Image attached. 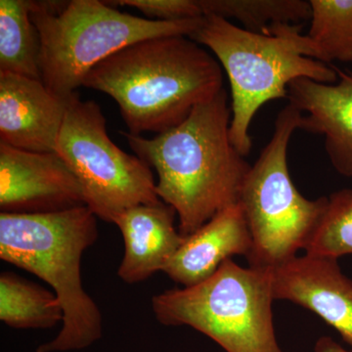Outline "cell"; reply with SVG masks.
<instances>
[{
	"label": "cell",
	"instance_id": "e0dca14e",
	"mask_svg": "<svg viewBox=\"0 0 352 352\" xmlns=\"http://www.w3.org/2000/svg\"><path fill=\"white\" fill-rule=\"evenodd\" d=\"M204 16L239 21L247 31L265 34L273 25H302L310 20L305 0H198Z\"/></svg>",
	"mask_w": 352,
	"mask_h": 352
},
{
	"label": "cell",
	"instance_id": "9c48e42d",
	"mask_svg": "<svg viewBox=\"0 0 352 352\" xmlns=\"http://www.w3.org/2000/svg\"><path fill=\"white\" fill-rule=\"evenodd\" d=\"M87 207L82 186L56 152L34 153L0 142V210L51 214Z\"/></svg>",
	"mask_w": 352,
	"mask_h": 352
},
{
	"label": "cell",
	"instance_id": "2e32d148",
	"mask_svg": "<svg viewBox=\"0 0 352 352\" xmlns=\"http://www.w3.org/2000/svg\"><path fill=\"white\" fill-rule=\"evenodd\" d=\"M0 320L14 329H50L64 320L57 296L11 272L0 275Z\"/></svg>",
	"mask_w": 352,
	"mask_h": 352
},
{
	"label": "cell",
	"instance_id": "44dd1931",
	"mask_svg": "<svg viewBox=\"0 0 352 352\" xmlns=\"http://www.w3.org/2000/svg\"><path fill=\"white\" fill-rule=\"evenodd\" d=\"M315 352H349L330 337H321L317 340L314 347Z\"/></svg>",
	"mask_w": 352,
	"mask_h": 352
},
{
	"label": "cell",
	"instance_id": "8fae6325",
	"mask_svg": "<svg viewBox=\"0 0 352 352\" xmlns=\"http://www.w3.org/2000/svg\"><path fill=\"white\" fill-rule=\"evenodd\" d=\"M69 99L41 80L0 73V142L29 152L56 151Z\"/></svg>",
	"mask_w": 352,
	"mask_h": 352
},
{
	"label": "cell",
	"instance_id": "30bf717a",
	"mask_svg": "<svg viewBox=\"0 0 352 352\" xmlns=\"http://www.w3.org/2000/svg\"><path fill=\"white\" fill-rule=\"evenodd\" d=\"M339 259L305 254L270 271L274 300H289L318 315L352 346V280Z\"/></svg>",
	"mask_w": 352,
	"mask_h": 352
},
{
	"label": "cell",
	"instance_id": "6da1fadb",
	"mask_svg": "<svg viewBox=\"0 0 352 352\" xmlns=\"http://www.w3.org/2000/svg\"><path fill=\"white\" fill-rule=\"evenodd\" d=\"M226 88L170 131L145 138L122 131L132 151L157 175V195L175 208L183 237L237 205L251 164L230 138Z\"/></svg>",
	"mask_w": 352,
	"mask_h": 352
},
{
	"label": "cell",
	"instance_id": "8992f818",
	"mask_svg": "<svg viewBox=\"0 0 352 352\" xmlns=\"http://www.w3.org/2000/svg\"><path fill=\"white\" fill-rule=\"evenodd\" d=\"M302 113L287 104L274 122V131L241 189L239 204L251 232L250 267L271 271L305 251L326 210L328 197H303L292 180L288 147L300 127Z\"/></svg>",
	"mask_w": 352,
	"mask_h": 352
},
{
	"label": "cell",
	"instance_id": "52a82bcc",
	"mask_svg": "<svg viewBox=\"0 0 352 352\" xmlns=\"http://www.w3.org/2000/svg\"><path fill=\"white\" fill-rule=\"evenodd\" d=\"M270 271L232 259L201 283L153 296V314L164 326H188L226 352H282L275 336Z\"/></svg>",
	"mask_w": 352,
	"mask_h": 352
},
{
	"label": "cell",
	"instance_id": "3957f363",
	"mask_svg": "<svg viewBox=\"0 0 352 352\" xmlns=\"http://www.w3.org/2000/svg\"><path fill=\"white\" fill-rule=\"evenodd\" d=\"M300 31L302 25L280 24L256 34L205 15L190 36L212 51L226 72L231 89V141L244 157L252 147L250 126L264 104L288 98L289 83L298 78L339 80L337 68L321 62L320 52Z\"/></svg>",
	"mask_w": 352,
	"mask_h": 352
},
{
	"label": "cell",
	"instance_id": "9a60e30c",
	"mask_svg": "<svg viewBox=\"0 0 352 352\" xmlns=\"http://www.w3.org/2000/svg\"><path fill=\"white\" fill-rule=\"evenodd\" d=\"M41 39L30 16V1H0V73L41 80Z\"/></svg>",
	"mask_w": 352,
	"mask_h": 352
},
{
	"label": "cell",
	"instance_id": "ba28073f",
	"mask_svg": "<svg viewBox=\"0 0 352 352\" xmlns=\"http://www.w3.org/2000/svg\"><path fill=\"white\" fill-rule=\"evenodd\" d=\"M105 117L78 92L69 99L56 152L78 178L85 206L98 219H113L138 205L160 201L151 168L120 149L107 133Z\"/></svg>",
	"mask_w": 352,
	"mask_h": 352
},
{
	"label": "cell",
	"instance_id": "7a4b0ae2",
	"mask_svg": "<svg viewBox=\"0 0 352 352\" xmlns=\"http://www.w3.org/2000/svg\"><path fill=\"white\" fill-rule=\"evenodd\" d=\"M214 55L184 36L144 39L97 64L82 87L112 97L129 133H163L223 89Z\"/></svg>",
	"mask_w": 352,
	"mask_h": 352
},
{
	"label": "cell",
	"instance_id": "ffe728a7",
	"mask_svg": "<svg viewBox=\"0 0 352 352\" xmlns=\"http://www.w3.org/2000/svg\"><path fill=\"white\" fill-rule=\"evenodd\" d=\"M111 6H129L145 14L150 20L178 21L204 17L198 0H115Z\"/></svg>",
	"mask_w": 352,
	"mask_h": 352
},
{
	"label": "cell",
	"instance_id": "5b68a950",
	"mask_svg": "<svg viewBox=\"0 0 352 352\" xmlns=\"http://www.w3.org/2000/svg\"><path fill=\"white\" fill-rule=\"evenodd\" d=\"M30 16L41 39V82L66 99L106 58L144 39L190 38L204 18L168 22L145 19L99 0L30 1Z\"/></svg>",
	"mask_w": 352,
	"mask_h": 352
},
{
	"label": "cell",
	"instance_id": "5bb4252c",
	"mask_svg": "<svg viewBox=\"0 0 352 352\" xmlns=\"http://www.w3.org/2000/svg\"><path fill=\"white\" fill-rule=\"evenodd\" d=\"M252 240L239 204L224 210L205 226L184 237L164 272L184 288L205 281L234 256L245 258Z\"/></svg>",
	"mask_w": 352,
	"mask_h": 352
},
{
	"label": "cell",
	"instance_id": "ac0fdd59",
	"mask_svg": "<svg viewBox=\"0 0 352 352\" xmlns=\"http://www.w3.org/2000/svg\"><path fill=\"white\" fill-rule=\"evenodd\" d=\"M307 36L319 50L321 62H352V0H310Z\"/></svg>",
	"mask_w": 352,
	"mask_h": 352
},
{
	"label": "cell",
	"instance_id": "277c9868",
	"mask_svg": "<svg viewBox=\"0 0 352 352\" xmlns=\"http://www.w3.org/2000/svg\"><path fill=\"white\" fill-rule=\"evenodd\" d=\"M98 235L97 217L87 207L0 214V258L50 285L63 308L59 333L36 352L80 351L100 340L101 312L83 289L80 275L83 252Z\"/></svg>",
	"mask_w": 352,
	"mask_h": 352
},
{
	"label": "cell",
	"instance_id": "7c38bea8",
	"mask_svg": "<svg viewBox=\"0 0 352 352\" xmlns=\"http://www.w3.org/2000/svg\"><path fill=\"white\" fill-rule=\"evenodd\" d=\"M337 72L335 83L294 80L287 99L302 113L298 129L323 136L333 168L352 178V72Z\"/></svg>",
	"mask_w": 352,
	"mask_h": 352
},
{
	"label": "cell",
	"instance_id": "4fadbf2b",
	"mask_svg": "<svg viewBox=\"0 0 352 352\" xmlns=\"http://www.w3.org/2000/svg\"><path fill=\"white\" fill-rule=\"evenodd\" d=\"M175 208L160 201L127 208L113 219L124 242L118 270L122 281L136 284L164 272L184 241L175 228Z\"/></svg>",
	"mask_w": 352,
	"mask_h": 352
},
{
	"label": "cell",
	"instance_id": "d6986e66",
	"mask_svg": "<svg viewBox=\"0 0 352 352\" xmlns=\"http://www.w3.org/2000/svg\"><path fill=\"white\" fill-rule=\"evenodd\" d=\"M328 199L325 214L305 252L339 259L352 254V190L333 192Z\"/></svg>",
	"mask_w": 352,
	"mask_h": 352
}]
</instances>
